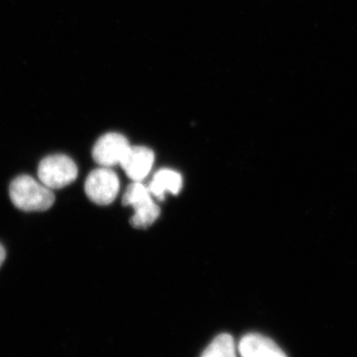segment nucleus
I'll return each instance as SVG.
<instances>
[{
  "instance_id": "f257e3e1",
  "label": "nucleus",
  "mask_w": 357,
  "mask_h": 357,
  "mask_svg": "<svg viewBox=\"0 0 357 357\" xmlns=\"http://www.w3.org/2000/svg\"><path fill=\"white\" fill-rule=\"evenodd\" d=\"M9 196L16 208L23 211H44L55 203L53 190L31 176L21 175L9 185Z\"/></svg>"
},
{
  "instance_id": "f03ea898",
  "label": "nucleus",
  "mask_w": 357,
  "mask_h": 357,
  "mask_svg": "<svg viewBox=\"0 0 357 357\" xmlns=\"http://www.w3.org/2000/svg\"><path fill=\"white\" fill-rule=\"evenodd\" d=\"M122 204L133 208L134 215L130 218V223L135 229H146L159 218V206L155 203L148 187L142 182H133L128 185Z\"/></svg>"
},
{
  "instance_id": "7ed1b4c3",
  "label": "nucleus",
  "mask_w": 357,
  "mask_h": 357,
  "mask_svg": "<svg viewBox=\"0 0 357 357\" xmlns=\"http://www.w3.org/2000/svg\"><path fill=\"white\" fill-rule=\"evenodd\" d=\"M74 160L64 154L51 155L40 162L38 178L42 184L51 190H59L72 184L77 177Z\"/></svg>"
},
{
  "instance_id": "20e7f679",
  "label": "nucleus",
  "mask_w": 357,
  "mask_h": 357,
  "mask_svg": "<svg viewBox=\"0 0 357 357\" xmlns=\"http://www.w3.org/2000/svg\"><path fill=\"white\" fill-rule=\"evenodd\" d=\"M119 178L110 168L100 167L89 174L84 183V191L91 202L100 206H107L119 195Z\"/></svg>"
},
{
  "instance_id": "39448f33",
  "label": "nucleus",
  "mask_w": 357,
  "mask_h": 357,
  "mask_svg": "<svg viewBox=\"0 0 357 357\" xmlns=\"http://www.w3.org/2000/svg\"><path fill=\"white\" fill-rule=\"evenodd\" d=\"M131 145L119 133H107L96 141L93 149V158L100 167L119 165Z\"/></svg>"
},
{
  "instance_id": "423d86ee",
  "label": "nucleus",
  "mask_w": 357,
  "mask_h": 357,
  "mask_svg": "<svg viewBox=\"0 0 357 357\" xmlns=\"http://www.w3.org/2000/svg\"><path fill=\"white\" fill-rule=\"evenodd\" d=\"M154 160V152L149 148L130 146L119 165L133 182H142L149 175Z\"/></svg>"
},
{
  "instance_id": "0eeeda50",
  "label": "nucleus",
  "mask_w": 357,
  "mask_h": 357,
  "mask_svg": "<svg viewBox=\"0 0 357 357\" xmlns=\"http://www.w3.org/2000/svg\"><path fill=\"white\" fill-rule=\"evenodd\" d=\"M238 349L243 357H287L273 340L257 333L241 338Z\"/></svg>"
},
{
  "instance_id": "6e6552de",
  "label": "nucleus",
  "mask_w": 357,
  "mask_h": 357,
  "mask_svg": "<svg viewBox=\"0 0 357 357\" xmlns=\"http://www.w3.org/2000/svg\"><path fill=\"white\" fill-rule=\"evenodd\" d=\"M183 178L176 171L170 169H162L155 174L153 178L148 185L150 192L159 201L165 199L166 194L178 195L182 189Z\"/></svg>"
},
{
  "instance_id": "1a4fd4ad",
  "label": "nucleus",
  "mask_w": 357,
  "mask_h": 357,
  "mask_svg": "<svg viewBox=\"0 0 357 357\" xmlns=\"http://www.w3.org/2000/svg\"><path fill=\"white\" fill-rule=\"evenodd\" d=\"M201 357H236L234 338L227 333L218 335Z\"/></svg>"
},
{
  "instance_id": "9d476101",
  "label": "nucleus",
  "mask_w": 357,
  "mask_h": 357,
  "mask_svg": "<svg viewBox=\"0 0 357 357\" xmlns=\"http://www.w3.org/2000/svg\"><path fill=\"white\" fill-rule=\"evenodd\" d=\"M6 251L4 249L3 246L0 244V267L3 264L4 260H6Z\"/></svg>"
}]
</instances>
